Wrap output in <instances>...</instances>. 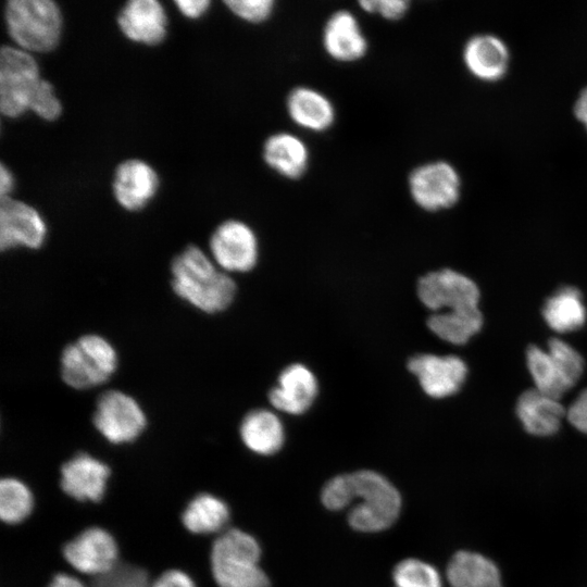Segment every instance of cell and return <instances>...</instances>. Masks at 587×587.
I'll return each mask as SVG.
<instances>
[{
    "instance_id": "1",
    "label": "cell",
    "mask_w": 587,
    "mask_h": 587,
    "mask_svg": "<svg viewBox=\"0 0 587 587\" xmlns=\"http://www.w3.org/2000/svg\"><path fill=\"white\" fill-rule=\"evenodd\" d=\"M321 499L333 511L342 510L359 499L349 511L348 522L353 529L365 533L388 528L401 510V497L396 487L386 477L370 470L329 479Z\"/></svg>"
},
{
    "instance_id": "2",
    "label": "cell",
    "mask_w": 587,
    "mask_h": 587,
    "mask_svg": "<svg viewBox=\"0 0 587 587\" xmlns=\"http://www.w3.org/2000/svg\"><path fill=\"white\" fill-rule=\"evenodd\" d=\"M170 272L174 294L198 311L220 313L234 301L237 288L234 279L195 245L174 257Z\"/></svg>"
},
{
    "instance_id": "3",
    "label": "cell",
    "mask_w": 587,
    "mask_h": 587,
    "mask_svg": "<svg viewBox=\"0 0 587 587\" xmlns=\"http://www.w3.org/2000/svg\"><path fill=\"white\" fill-rule=\"evenodd\" d=\"M3 16L9 37L22 50L49 52L60 42L63 17L53 0H9Z\"/></svg>"
},
{
    "instance_id": "4",
    "label": "cell",
    "mask_w": 587,
    "mask_h": 587,
    "mask_svg": "<svg viewBox=\"0 0 587 587\" xmlns=\"http://www.w3.org/2000/svg\"><path fill=\"white\" fill-rule=\"evenodd\" d=\"M258 541L240 529L223 533L212 545L211 569L220 587H268L270 580L260 567Z\"/></svg>"
},
{
    "instance_id": "5",
    "label": "cell",
    "mask_w": 587,
    "mask_h": 587,
    "mask_svg": "<svg viewBox=\"0 0 587 587\" xmlns=\"http://www.w3.org/2000/svg\"><path fill=\"white\" fill-rule=\"evenodd\" d=\"M118 355L113 344L98 334H85L64 347L60 358L63 382L76 390L105 384L115 374Z\"/></svg>"
},
{
    "instance_id": "6",
    "label": "cell",
    "mask_w": 587,
    "mask_h": 587,
    "mask_svg": "<svg viewBox=\"0 0 587 587\" xmlns=\"http://www.w3.org/2000/svg\"><path fill=\"white\" fill-rule=\"evenodd\" d=\"M33 53L15 46L0 50V112L16 118L29 111L30 100L41 82Z\"/></svg>"
},
{
    "instance_id": "7",
    "label": "cell",
    "mask_w": 587,
    "mask_h": 587,
    "mask_svg": "<svg viewBox=\"0 0 587 587\" xmlns=\"http://www.w3.org/2000/svg\"><path fill=\"white\" fill-rule=\"evenodd\" d=\"M92 424L111 444H127L137 439L147 427V415L132 395L111 389L97 399Z\"/></svg>"
},
{
    "instance_id": "8",
    "label": "cell",
    "mask_w": 587,
    "mask_h": 587,
    "mask_svg": "<svg viewBox=\"0 0 587 587\" xmlns=\"http://www.w3.org/2000/svg\"><path fill=\"white\" fill-rule=\"evenodd\" d=\"M421 302L434 313L478 309L479 290L467 276L445 268L429 272L417 283Z\"/></svg>"
},
{
    "instance_id": "9",
    "label": "cell",
    "mask_w": 587,
    "mask_h": 587,
    "mask_svg": "<svg viewBox=\"0 0 587 587\" xmlns=\"http://www.w3.org/2000/svg\"><path fill=\"white\" fill-rule=\"evenodd\" d=\"M408 186L415 204L430 212L453 207L461 195L459 173L446 161L416 166L409 175Z\"/></svg>"
},
{
    "instance_id": "10",
    "label": "cell",
    "mask_w": 587,
    "mask_h": 587,
    "mask_svg": "<svg viewBox=\"0 0 587 587\" xmlns=\"http://www.w3.org/2000/svg\"><path fill=\"white\" fill-rule=\"evenodd\" d=\"M211 259L225 273L251 271L259 257L258 238L253 229L242 221L226 220L210 236Z\"/></svg>"
},
{
    "instance_id": "11",
    "label": "cell",
    "mask_w": 587,
    "mask_h": 587,
    "mask_svg": "<svg viewBox=\"0 0 587 587\" xmlns=\"http://www.w3.org/2000/svg\"><path fill=\"white\" fill-rule=\"evenodd\" d=\"M47 238V224L30 204L12 197L0 198V249L36 250Z\"/></svg>"
},
{
    "instance_id": "12",
    "label": "cell",
    "mask_w": 587,
    "mask_h": 587,
    "mask_svg": "<svg viewBox=\"0 0 587 587\" xmlns=\"http://www.w3.org/2000/svg\"><path fill=\"white\" fill-rule=\"evenodd\" d=\"M408 370L417 377L423 391L432 398L455 394L465 380L467 369L457 355L420 353L408 362Z\"/></svg>"
},
{
    "instance_id": "13",
    "label": "cell",
    "mask_w": 587,
    "mask_h": 587,
    "mask_svg": "<svg viewBox=\"0 0 587 587\" xmlns=\"http://www.w3.org/2000/svg\"><path fill=\"white\" fill-rule=\"evenodd\" d=\"M159 184V176L149 163L140 159H127L114 171L112 190L123 209L135 212L143 209L154 198Z\"/></svg>"
},
{
    "instance_id": "14",
    "label": "cell",
    "mask_w": 587,
    "mask_h": 587,
    "mask_svg": "<svg viewBox=\"0 0 587 587\" xmlns=\"http://www.w3.org/2000/svg\"><path fill=\"white\" fill-rule=\"evenodd\" d=\"M63 555L77 571L97 576L117 563V547L107 530L91 527L67 542Z\"/></svg>"
},
{
    "instance_id": "15",
    "label": "cell",
    "mask_w": 587,
    "mask_h": 587,
    "mask_svg": "<svg viewBox=\"0 0 587 587\" xmlns=\"http://www.w3.org/2000/svg\"><path fill=\"white\" fill-rule=\"evenodd\" d=\"M116 23L127 39L146 46L161 43L167 34V15L158 0H129L118 11Z\"/></svg>"
},
{
    "instance_id": "16",
    "label": "cell",
    "mask_w": 587,
    "mask_h": 587,
    "mask_svg": "<svg viewBox=\"0 0 587 587\" xmlns=\"http://www.w3.org/2000/svg\"><path fill=\"white\" fill-rule=\"evenodd\" d=\"M317 391L313 372L303 364L294 363L282 371L277 385L268 392V400L278 411L300 415L310 409Z\"/></svg>"
},
{
    "instance_id": "17",
    "label": "cell",
    "mask_w": 587,
    "mask_h": 587,
    "mask_svg": "<svg viewBox=\"0 0 587 587\" xmlns=\"http://www.w3.org/2000/svg\"><path fill=\"white\" fill-rule=\"evenodd\" d=\"M322 43L325 52L338 62L358 61L369 47L357 17L347 10L336 11L327 18Z\"/></svg>"
},
{
    "instance_id": "18",
    "label": "cell",
    "mask_w": 587,
    "mask_h": 587,
    "mask_svg": "<svg viewBox=\"0 0 587 587\" xmlns=\"http://www.w3.org/2000/svg\"><path fill=\"white\" fill-rule=\"evenodd\" d=\"M109 475L107 464L82 452L61 466V487L76 500L99 501Z\"/></svg>"
},
{
    "instance_id": "19",
    "label": "cell",
    "mask_w": 587,
    "mask_h": 587,
    "mask_svg": "<svg viewBox=\"0 0 587 587\" xmlns=\"http://www.w3.org/2000/svg\"><path fill=\"white\" fill-rule=\"evenodd\" d=\"M463 61L474 77L484 82H496L505 75L510 53L507 45L499 37L476 35L464 46Z\"/></svg>"
},
{
    "instance_id": "20",
    "label": "cell",
    "mask_w": 587,
    "mask_h": 587,
    "mask_svg": "<svg viewBox=\"0 0 587 587\" xmlns=\"http://www.w3.org/2000/svg\"><path fill=\"white\" fill-rule=\"evenodd\" d=\"M286 109L297 126L314 133L329 129L336 117L332 101L321 91L307 86L296 87L288 93Z\"/></svg>"
},
{
    "instance_id": "21",
    "label": "cell",
    "mask_w": 587,
    "mask_h": 587,
    "mask_svg": "<svg viewBox=\"0 0 587 587\" xmlns=\"http://www.w3.org/2000/svg\"><path fill=\"white\" fill-rule=\"evenodd\" d=\"M516 415L527 433L550 436L559 429L565 410L558 399L532 388L519 397Z\"/></svg>"
},
{
    "instance_id": "22",
    "label": "cell",
    "mask_w": 587,
    "mask_h": 587,
    "mask_svg": "<svg viewBox=\"0 0 587 587\" xmlns=\"http://www.w3.org/2000/svg\"><path fill=\"white\" fill-rule=\"evenodd\" d=\"M266 165L280 176L298 179L309 165V149L298 136L279 132L266 138L262 150Z\"/></svg>"
},
{
    "instance_id": "23",
    "label": "cell",
    "mask_w": 587,
    "mask_h": 587,
    "mask_svg": "<svg viewBox=\"0 0 587 587\" xmlns=\"http://www.w3.org/2000/svg\"><path fill=\"white\" fill-rule=\"evenodd\" d=\"M450 587H502L501 574L487 557L473 551H459L446 571Z\"/></svg>"
},
{
    "instance_id": "24",
    "label": "cell",
    "mask_w": 587,
    "mask_h": 587,
    "mask_svg": "<svg viewBox=\"0 0 587 587\" xmlns=\"http://www.w3.org/2000/svg\"><path fill=\"white\" fill-rule=\"evenodd\" d=\"M243 445L254 453H276L285 440L284 426L279 417L270 410L257 409L246 414L239 427Z\"/></svg>"
},
{
    "instance_id": "25",
    "label": "cell",
    "mask_w": 587,
    "mask_h": 587,
    "mask_svg": "<svg viewBox=\"0 0 587 587\" xmlns=\"http://www.w3.org/2000/svg\"><path fill=\"white\" fill-rule=\"evenodd\" d=\"M542 316L550 328L567 333L580 328L586 321V309L580 292L574 287H563L549 297Z\"/></svg>"
},
{
    "instance_id": "26",
    "label": "cell",
    "mask_w": 587,
    "mask_h": 587,
    "mask_svg": "<svg viewBox=\"0 0 587 587\" xmlns=\"http://www.w3.org/2000/svg\"><path fill=\"white\" fill-rule=\"evenodd\" d=\"M228 519L226 503L209 494L196 496L182 515L185 527L195 534L216 533L227 524Z\"/></svg>"
},
{
    "instance_id": "27",
    "label": "cell",
    "mask_w": 587,
    "mask_h": 587,
    "mask_svg": "<svg viewBox=\"0 0 587 587\" xmlns=\"http://www.w3.org/2000/svg\"><path fill=\"white\" fill-rule=\"evenodd\" d=\"M428 328L440 339L463 345L483 326L479 309L462 312H437L427 320Z\"/></svg>"
},
{
    "instance_id": "28",
    "label": "cell",
    "mask_w": 587,
    "mask_h": 587,
    "mask_svg": "<svg viewBox=\"0 0 587 587\" xmlns=\"http://www.w3.org/2000/svg\"><path fill=\"white\" fill-rule=\"evenodd\" d=\"M526 362L535 388L539 391L560 400L572 388L547 350L530 346Z\"/></svg>"
},
{
    "instance_id": "29",
    "label": "cell",
    "mask_w": 587,
    "mask_h": 587,
    "mask_svg": "<svg viewBox=\"0 0 587 587\" xmlns=\"http://www.w3.org/2000/svg\"><path fill=\"white\" fill-rule=\"evenodd\" d=\"M33 497L28 488L15 478L0 482V517L3 522L15 524L23 521L32 511Z\"/></svg>"
},
{
    "instance_id": "30",
    "label": "cell",
    "mask_w": 587,
    "mask_h": 587,
    "mask_svg": "<svg viewBox=\"0 0 587 587\" xmlns=\"http://www.w3.org/2000/svg\"><path fill=\"white\" fill-rule=\"evenodd\" d=\"M392 579L395 587H442L437 569L414 558L399 562L392 571Z\"/></svg>"
},
{
    "instance_id": "31",
    "label": "cell",
    "mask_w": 587,
    "mask_h": 587,
    "mask_svg": "<svg viewBox=\"0 0 587 587\" xmlns=\"http://www.w3.org/2000/svg\"><path fill=\"white\" fill-rule=\"evenodd\" d=\"M148 573L138 566L116 563L110 571L92 578L89 587H151Z\"/></svg>"
},
{
    "instance_id": "32",
    "label": "cell",
    "mask_w": 587,
    "mask_h": 587,
    "mask_svg": "<svg viewBox=\"0 0 587 587\" xmlns=\"http://www.w3.org/2000/svg\"><path fill=\"white\" fill-rule=\"evenodd\" d=\"M547 351L557 363L563 377L573 387L584 372L583 357L572 346L558 338H552L548 342Z\"/></svg>"
},
{
    "instance_id": "33",
    "label": "cell",
    "mask_w": 587,
    "mask_h": 587,
    "mask_svg": "<svg viewBox=\"0 0 587 587\" xmlns=\"http://www.w3.org/2000/svg\"><path fill=\"white\" fill-rule=\"evenodd\" d=\"M29 111L48 122L55 121L62 114V103L49 80L42 78L39 83L30 100Z\"/></svg>"
},
{
    "instance_id": "34",
    "label": "cell",
    "mask_w": 587,
    "mask_h": 587,
    "mask_svg": "<svg viewBox=\"0 0 587 587\" xmlns=\"http://www.w3.org/2000/svg\"><path fill=\"white\" fill-rule=\"evenodd\" d=\"M224 4L234 15L252 24L270 18L275 8L273 0H227Z\"/></svg>"
},
{
    "instance_id": "35",
    "label": "cell",
    "mask_w": 587,
    "mask_h": 587,
    "mask_svg": "<svg viewBox=\"0 0 587 587\" xmlns=\"http://www.w3.org/2000/svg\"><path fill=\"white\" fill-rule=\"evenodd\" d=\"M359 5L367 13L397 21L407 14L410 2L407 0H362Z\"/></svg>"
},
{
    "instance_id": "36",
    "label": "cell",
    "mask_w": 587,
    "mask_h": 587,
    "mask_svg": "<svg viewBox=\"0 0 587 587\" xmlns=\"http://www.w3.org/2000/svg\"><path fill=\"white\" fill-rule=\"evenodd\" d=\"M566 416L576 429L587 434V388L569 407Z\"/></svg>"
},
{
    "instance_id": "37",
    "label": "cell",
    "mask_w": 587,
    "mask_h": 587,
    "mask_svg": "<svg viewBox=\"0 0 587 587\" xmlns=\"http://www.w3.org/2000/svg\"><path fill=\"white\" fill-rule=\"evenodd\" d=\"M174 3L185 17L191 20L203 16L211 4L209 0H176Z\"/></svg>"
},
{
    "instance_id": "38",
    "label": "cell",
    "mask_w": 587,
    "mask_h": 587,
    "mask_svg": "<svg viewBox=\"0 0 587 587\" xmlns=\"http://www.w3.org/2000/svg\"><path fill=\"white\" fill-rule=\"evenodd\" d=\"M151 587H195V585L184 572L171 570L163 573Z\"/></svg>"
},
{
    "instance_id": "39",
    "label": "cell",
    "mask_w": 587,
    "mask_h": 587,
    "mask_svg": "<svg viewBox=\"0 0 587 587\" xmlns=\"http://www.w3.org/2000/svg\"><path fill=\"white\" fill-rule=\"evenodd\" d=\"M14 188V177L10 168L4 164H0V198L11 197Z\"/></svg>"
},
{
    "instance_id": "40",
    "label": "cell",
    "mask_w": 587,
    "mask_h": 587,
    "mask_svg": "<svg viewBox=\"0 0 587 587\" xmlns=\"http://www.w3.org/2000/svg\"><path fill=\"white\" fill-rule=\"evenodd\" d=\"M574 115L587 130V87L582 90L574 103Z\"/></svg>"
},
{
    "instance_id": "41",
    "label": "cell",
    "mask_w": 587,
    "mask_h": 587,
    "mask_svg": "<svg viewBox=\"0 0 587 587\" xmlns=\"http://www.w3.org/2000/svg\"><path fill=\"white\" fill-rule=\"evenodd\" d=\"M49 587H85L79 580L76 578L65 575V574H58L53 577L51 580Z\"/></svg>"
}]
</instances>
